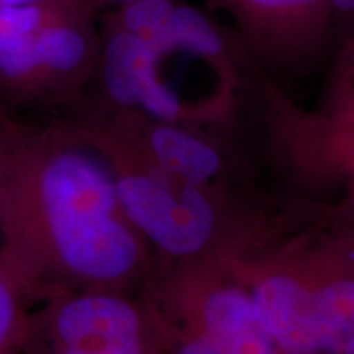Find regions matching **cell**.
Returning a JSON list of instances; mask_svg holds the SVG:
<instances>
[{
	"label": "cell",
	"mask_w": 354,
	"mask_h": 354,
	"mask_svg": "<svg viewBox=\"0 0 354 354\" xmlns=\"http://www.w3.org/2000/svg\"><path fill=\"white\" fill-rule=\"evenodd\" d=\"M86 123L112 156L118 202L131 227L162 253L177 258L205 250L215 233L216 216L202 187L166 174L110 133Z\"/></svg>",
	"instance_id": "obj_3"
},
{
	"label": "cell",
	"mask_w": 354,
	"mask_h": 354,
	"mask_svg": "<svg viewBox=\"0 0 354 354\" xmlns=\"http://www.w3.org/2000/svg\"><path fill=\"white\" fill-rule=\"evenodd\" d=\"M38 2V0H0V7H12V6H21V3Z\"/></svg>",
	"instance_id": "obj_14"
},
{
	"label": "cell",
	"mask_w": 354,
	"mask_h": 354,
	"mask_svg": "<svg viewBox=\"0 0 354 354\" xmlns=\"http://www.w3.org/2000/svg\"><path fill=\"white\" fill-rule=\"evenodd\" d=\"M326 122H328L330 130L336 136V140H338L339 143H343L349 149V154H351L354 161V122L343 120V118H336V117L326 118Z\"/></svg>",
	"instance_id": "obj_11"
},
{
	"label": "cell",
	"mask_w": 354,
	"mask_h": 354,
	"mask_svg": "<svg viewBox=\"0 0 354 354\" xmlns=\"http://www.w3.org/2000/svg\"><path fill=\"white\" fill-rule=\"evenodd\" d=\"M88 7L92 8L97 13V17L105 15V13L117 10V8H122L125 6H130V3L138 2V0H84Z\"/></svg>",
	"instance_id": "obj_12"
},
{
	"label": "cell",
	"mask_w": 354,
	"mask_h": 354,
	"mask_svg": "<svg viewBox=\"0 0 354 354\" xmlns=\"http://www.w3.org/2000/svg\"><path fill=\"white\" fill-rule=\"evenodd\" d=\"M259 320L282 354H338L354 336V279L318 287L276 274L253 294Z\"/></svg>",
	"instance_id": "obj_4"
},
{
	"label": "cell",
	"mask_w": 354,
	"mask_h": 354,
	"mask_svg": "<svg viewBox=\"0 0 354 354\" xmlns=\"http://www.w3.org/2000/svg\"><path fill=\"white\" fill-rule=\"evenodd\" d=\"M20 294L19 286L0 264V348L8 342L17 325Z\"/></svg>",
	"instance_id": "obj_9"
},
{
	"label": "cell",
	"mask_w": 354,
	"mask_h": 354,
	"mask_svg": "<svg viewBox=\"0 0 354 354\" xmlns=\"http://www.w3.org/2000/svg\"><path fill=\"white\" fill-rule=\"evenodd\" d=\"M331 30L333 48L354 32V0H331Z\"/></svg>",
	"instance_id": "obj_10"
},
{
	"label": "cell",
	"mask_w": 354,
	"mask_h": 354,
	"mask_svg": "<svg viewBox=\"0 0 354 354\" xmlns=\"http://www.w3.org/2000/svg\"><path fill=\"white\" fill-rule=\"evenodd\" d=\"M50 308L56 354H148L143 317L117 290L68 292Z\"/></svg>",
	"instance_id": "obj_6"
},
{
	"label": "cell",
	"mask_w": 354,
	"mask_h": 354,
	"mask_svg": "<svg viewBox=\"0 0 354 354\" xmlns=\"http://www.w3.org/2000/svg\"><path fill=\"white\" fill-rule=\"evenodd\" d=\"M3 112H0V205L3 194V167H6V136H3Z\"/></svg>",
	"instance_id": "obj_13"
},
{
	"label": "cell",
	"mask_w": 354,
	"mask_h": 354,
	"mask_svg": "<svg viewBox=\"0 0 354 354\" xmlns=\"http://www.w3.org/2000/svg\"><path fill=\"white\" fill-rule=\"evenodd\" d=\"M176 354H282L264 328L253 297L216 287L198 299Z\"/></svg>",
	"instance_id": "obj_7"
},
{
	"label": "cell",
	"mask_w": 354,
	"mask_h": 354,
	"mask_svg": "<svg viewBox=\"0 0 354 354\" xmlns=\"http://www.w3.org/2000/svg\"><path fill=\"white\" fill-rule=\"evenodd\" d=\"M336 68L333 76L330 112L336 118L354 122V32L336 44Z\"/></svg>",
	"instance_id": "obj_8"
},
{
	"label": "cell",
	"mask_w": 354,
	"mask_h": 354,
	"mask_svg": "<svg viewBox=\"0 0 354 354\" xmlns=\"http://www.w3.org/2000/svg\"><path fill=\"white\" fill-rule=\"evenodd\" d=\"M2 264L20 292L117 290L140 266L138 232L122 212L112 156L76 115L3 118Z\"/></svg>",
	"instance_id": "obj_1"
},
{
	"label": "cell",
	"mask_w": 354,
	"mask_h": 354,
	"mask_svg": "<svg viewBox=\"0 0 354 354\" xmlns=\"http://www.w3.org/2000/svg\"><path fill=\"white\" fill-rule=\"evenodd\" d=\"M338 354H354V336L346 344H344V348Z\"/></svg>",
	"instance_id": "obj_15"
},
{
	"label": "cell",
	"mask_w": 354,
	"mask_h": 354,
	"mask_svg": "<svg viewBox=\"0 0 354 354\" xmlns=\"http://www.w3.org/2000/svg\"><path fill=\"white\" fill-rule=\"evenodd\" d=\"M97 13L84 0L0 7V110L73 112L94 79Z\"/></svg>",
	"instance_id": "obj_2"
},
{
	"label": "cell",
	"mask_w": 354,
	"mask_h": 354,
	"mask_svg": "<svg viewBox=\"0 0 354 354\" xmlns=\"http://www.w3.org/2000/svg\"><path fill=\"white\" fill-rule=\"evenodd\" d=\"M259 66L297 71L333 50L331 0H207Z\"/></svg>",
	"instance_id": "obj_5"
}]
</instances>
